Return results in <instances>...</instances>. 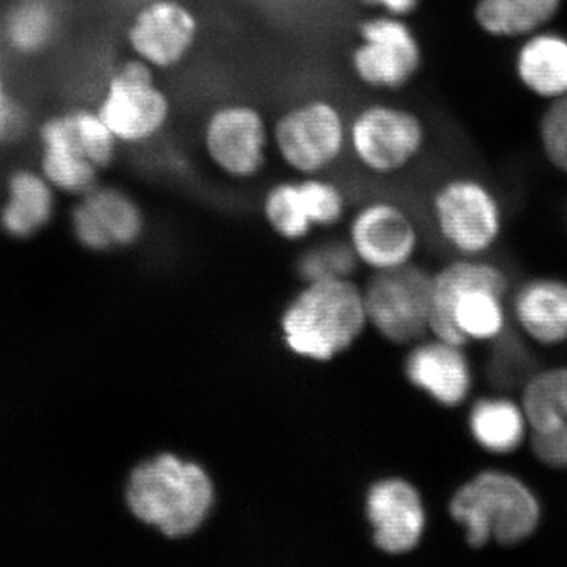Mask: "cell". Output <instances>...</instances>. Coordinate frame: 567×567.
I'll use <instances>...</instances> for the list:
<instances>
[{
  "instance_id": "obj_1",
  "label": "cell",
  "mask_w": 567,
  "mask_h": 567,
  "mask_svg": "<svg viewBox=\"0 0 567 567\" xmlns=\"http://www.w3.org/2000/svg\"><path fill=\"white\" fill-rule=\"evenodd\" d=\"M511 290L509 274L492 257H454L432 274L431 334L466 349L505 341Z\"/></svg>"
},
{
  "instance_id": "obj_2",
  "label": "cell",
  "mask_w": 567,
  "mask_h": 567,
  "mask_svg": "<svg viewBox=\"0 0 567 567\" xmlns=\"http://www.w3.org/2000/svg\"><path fill=\"white\" fill-rule=\"evenodd\" d=\"M447 514L466 546L517 547L543 527L544 505L535 487L517 473L484 468L466 477L447 499Z\"/></svg>"
},
{
  "instance_id": "obj_3",
  "label": "cell",
  "mask_w": 567,
  "mask_h": 567,
  "mask_svg": "<svg viewBox=\"0 0 567 567\" xmlns=\"http://www.w3.org/2000/svg\"><path fill=\"white\" fill-rule=\"evenodd\" d=\"M126 503L142 524L181 539L196 533L210 516L215 486L203 466L174 454H159L134 470Z\"/></svg>"
},
{
  "instance_id": "obj_4",
  "label": "cell",
  "mask_w": 567,
  "mask_h": 567,
  "mask_svg": "<svg viewBox=\"0 0 567 567\" xmlns=\"http://www.w3.org/2000/svg\"><path fill=\"white\" fill-rule=\"evenodd\" d=\"M365 323L364 293L349 279L309 282L284 312V341L300 357L328 361L349 349Z\"/></svg>"
},
{
  "instance_id": "obj_5",
  "label": "cell",
  "mask_w": 567,
  "mask_h": 567,
  "mask_svg": "<svg viewBox=\"0 0 567 567\" xmlns=\"http://www.w3.org/2000/svg\"><path fill=\"white\" fill-rule=\"evenodd\" d=\"M429 216L440 244L454 257H491L505 235L502 197L475 174H453L436 183Z\"/></svg>"
},
{
  "instance_id": "obj_6",
  "label": "cell",
  "mask_w": 567,
  "mask_h": 567,
  "mask_svg": "<svg viewBox=\"0 0 567 567\" xmlns=\"http://www.w3.org/2000/svg\"><path fill=\"white\" fill-rule=\"evenodd\" d=\"M271 147L295 177L330 175L349 156V114L328 96H308L271 122Z\"/></svg>"
},
{
  "instance_id": "obj_7",
  "label": "cell",
  "mask_w": 567,
  "mask_h": 567,
  "mask_svg": "<svg viewBox=\"0 0 567 567\" xmlns=\"http://www.w3.org/2000/svg\"><path fill=\"white\" fill-rule=\"evenodd\" d=\"M427 145V123L405 104L372 100L349 114V156L371 177L409 173L421 162Z\"/></svg>"
},
{
  "instance_id": "obj_8",
  "label": "cell",
  "mask_w": 567,
  "mask_h": 567,
  "mask_svg": "<svg viewBox=\"0 0 567 567\" xmlns=\"http://www.w3.org/2000/svg\"><path fill=\"white\" fill-rule=\"evenodd\" d=\"M93 106L122 148L145 147L159 140L174 115L173 99L158 73L132 55L104 76Z\"/></svg>"
},
{
  "instance_id": "obj_9",
  "label": "cell",
  "mask_w": 567,
  "mask_h": 567,
  "mask_svg": "<svg viewBox=\"0 0 567 567\" xmlns=\"http://www.w3.org/2000/svg\"><path fill=\"white\" fill-rule=\"evenodd\" d=\"M423 65V43L409 18L372 13L358 22L349 69L361 87L380 95L404 92Z\"/></svg>"
},
{
  "instance_id": "obj_10",
  "label": "cell",
  "mask_w": 567,
  "mask_h": 567,
  "mask_svg": "<svg viewBox=\"0 0 567 567\" xmlns=\"http://www.w3.org/2000/svg\"><path fill=\"white\" fill-rule=\"evenodd\" d=\"M200 151L216 174L227 181H256L267 171L271 153V122L259 106L226 100L204 115Z\"/></svg>"
},
{
  "instance_id": "obj_11",
  "label": "cell",
  "mask_w": 567,
  "mask_h": 567,
  "mask_svg": "<svg viewBox=\"0 0 567 567\" xmlns=\"http://www.w3.org/2000/svg\"><path fill=\"white\" fill-rule=\"evenodd\" d=\"M203 22L183 0H147L126 24L123 40L132 58L155 73H171L189 61L199 44Z\"/></svg>"
},
{
  "instance_id": "obj_12",
  "label": "cell",
  "mask_w": 567,
  "mask_h": 567,
  "mask_svg": "<svg viewBox=\"0 0 567 567\" xmlns=\"http://www.w3.org/2000/svg\"><path fill=\"white\" fill-rule=\"evenodd\" d=\"M432 274L412 264L377 271L364 292L368 322L394 344H415L431 334Z\"/></svg>"
},
{
  "instance_id": "obj_13",
  "label": "cell",
  "mask_w": 567,
  "mask_h": 567,
  "mask_svg": "<svg viewBox=\"0 0 567 567\" xmlns=\"http://www.w3.org/2000/svg\"><path fill=\"white\" fill-rule=\"evenodd\" d=\"M347 241L358 262L375 271H388L415 264L423 235L415 215L404 204L375 197L353 213Z\"/></svg>"
},
{
  "instance_id": "obj_14",
  "label": "cell",
  "mask_w": 567,
  "mask_h": 567,
  "mask_svg": "<svg viewBox=\"0 0 567 567\" xmlns=\"http://www.w3.org/2000/svg\"><path fill=\"white\" fill-rule=\"evenodd\" d=\"M70 224L74 238L99 252L137 244L145 230L144 212L132 194L102 182L76 197Z\"/></svg>"
},
{
  "instance_id": "obj_15",
  "label": "cell",
  "mask_w": 567,
  "mask_h": 567,
  "mask_svg": "<svg viewBox=\"0 0 567 567\" xmlns=\"http://www.w3.org/2000/svg\"><path fill=\"white\" fill-rule=\"evenodd\" d=\"M528 447L539 464L567 472V364L539 369L525 379Z\"/></svg>"
},
{
  "instance_id": "obj_16",
  "label": "cell",
  "mask_w": 567,
  "mask_h": 567,
  "mask_svg": "<svg viewBox=\"0 0 567 567\" xmlns=\"http://www.w3.org/2000/svg\"><path fill=\"white\" fill-rule=\"evenodd\" d=\"M372 539L388 555H406L423 543L429 511L420 488L405 477L377 481L365 495Z\"/></svg>"
},
{
  "instance_id": "obj_17",
  "label": "cell",
  "mask_w": 567,
  "mask_h": 567,
  "mask_svg": "<svg viewBox=\"0 0 567 567\" xmlns=\"http://www.w3.org/2000/svg\"><path fill=\"white\" fill-rule=\"evenodd\" d=\"M404 371L413 388L443 409L464 406L475 393V364L466 347L432 334L413 344Z\"/></svg>"
},
{
  "instance_id": "obj_18",
  "label": "cell",
  "mask_w": 567,
  "mask_h": 567,
  "mask_svg": "<svg viewBox=\"0 0 567 567\" xmlns=\"http://www.w3.org/2000/svg\"><path fill=\"white\" fill-rule=\"evenodd\" d=\"M32 133L35 142L33 164L59 194L76 199L102 182L104 174L85 151L66 107L43 115Z\"/></svg>"
},
{
  "instance_id": "obj_19",
  "label": "cell",
  "mask_w": 567,
  "mask_h": 567,
  "mask_svg": "<svg viewBox=\"0 0 567 567\" xmlns=\"http://www.w3.org/2000/svg\"><path fill=\"white\" fill-rule=\"evenodd\" d=\"M511 328L537 349L567 346V279L535 276L513 286Z\"/></svg>"
},
{
  "instance_id": "obj_20",
  "label": "cell",
  "mask_w": 567,
  "mask_h": 567,
  "mask_svg": "<svg viewBox=\"0 0 567 567\" xmlns=\"http://www.w3.org/2000/svg\"><path fill=\"white\" fill-rule=\"evenodd\" d=\"M466 432L477 450L511 457L528 446L529 427L520 395L492 393L468 402Z\"/></svg>"
},
{
  "instance_id": "obj_21",
  "label": "cell",
  "mask_w": 567,
  "mask_h": 567,
  "mask_svg": "<svg viewBox=\"0 0 567 567\" xmlns=\"http://www.w3.org/2000/svg\"><path fill=\"white\" fill-rule=\"evenodd\" d=\"M58 189L33 163L11 167L3 178L0 227L10 237L31 238L50 226L58 210Z\"/></svg>"
},
{
  "instance_id": "obj_22",
  "label": "cell",
  "mask_w": 567,
  "mask_h": 567,
  "mask_svg": "<svg viewBox=\"0 0 567 567\" xmlns=\"http://www.w3.org/2000/svg\"><path fill=\"white\" fill-rule=\"evenodd\" d=\"M514 78L544 103L567 96V33L547 28L518 40L513 52Z\"/></svg>"
},
{
  "instance_id": "obj_23",
  "label": "cell",
  "mask_w": 567,
  "mask_h": 567,
  "mask_svg": "<svg viewBox=\"0 0 567 567\" xmlns=\"http://www.w3.org/2000/svg\"><path fill=\"white\" fill-rule=\"evenodd\" d=\"M62 29L58 0H11L0 14V48L20 61H37L55 47Z\"/></svg>"
},
{
  "instance_id": "obj_24",
  "label": "cell",
  "mask_w": 567,
  "mask_h": 567,
  "mask_svg": "<svg viewBox=\"0 0 567 567\" xmlns=\"http://www.w3.org/2000/svg\"><path fill=\"white\" fill-rule=\"evenodd\" d=\"M565 6L566 0H475L472 18L488 39L517 43L551 28Z\"/></svg>"
},
{
  "instance_id": "obj_25",
  "label": "cell",
  "mask_w": 567,
  "mask_h": 567,
  "mask_svg": "<svg viewBox=\"0 0 567 567\" xmlns=\"http://www.w3.org/2000/svg\"><path fill=\"white\" fill-rule=\"evenodd\" d=\"M265 221L284 240H303L316 229L309 215L300 177L271 183L262 196Z\"/></svg>"
},
{
  "instance_id": "obj_26",
  "label": "cell",
  "mask_w": 567,
  "mask_h": 567,
  "mask_svg": "<svg viewBox=\"0 0 567 567\" xmlns=\"http://www.w3.org/2000/svg\"><path fill=\"white\" fill-rule=\"evenodd\" d=\"M358 264L349 241L327 240L301 254L298 274L308 284L336 281L349 278Z\"/></svg>"
},
{
  "instance_id": "obj_27",
  "label": "cell",
  "mask_w": 567,
  "mask_h": 567,
  "mask_svg": "<svg viewBox=\"0 0 567 567\" xmlns=\"http://www.w3.org/2000/svg\"><path fill=\"white\" fill-rule=\"evenodd\" d=\"M309 215L315 227H334L342 221L347 212V194L341 183L330 175L300 177Z\"/></svg>"
},
{
  "instance_id": "obj_28",
  "label": "cell",
  "mask_w": 567,
  "mask_h": 567,
  "mask_svg": "<svg viewBox=\"0 0 567 567\" xmlns=\"http://www.w3.org/2000/svg\"><path fill=\"white\" fill-rule=\"evenodd\" d=\"M537 142L548 166L567 178V96L546 104L537 122Z\"/></svg>"
},
{
  "instance_id": "obj_29",
  "label": "cell",
  "mask_w": 567,
  "mask_h": 567,
  "mask_svg": "<svg viewBox=\"0 0 567 567\" xmlns=\"http://www.w3.org/2000/svg\"><path fill=\"white\" fill-rule=\"evenodd\" d=\"M31 128L33 126L28 110L20 100L10 95L6 102L0 103V148L11 147L25 140Z\"/></svg>"
},
{
  "instance_id": "obj_30",
  "label": "cell",
  "mask_w": 567,
  "mask_h": 567,
  "mask_svg": "<svg viewBox=\"0 0 567 567\" xmlns=\"http://www.w3.org/2000/svg\"><path fill=\"white\" fill-rule=\"evenodd\" d=\"M361 6L372 13L393 14V17L410 18L420 10L423 0H358Z\"/></svg>"
},
{
  "instance_id": "obj_31",
  "label": "cell",
  "mask_w": 567,
  "mask_h": 567,
  "mask_svg": "<svg viewBox=\"0 0 567 567\" xmlns=\"http://www.w3.org/2000/svg\"><path fill=\"white\" fill-rule=\"evenodd\" d=\"M10 95L9 82H7L6 76V63H3V50L0 48V103L6 102Z\"/></svg>"
}]
</instances>
